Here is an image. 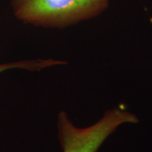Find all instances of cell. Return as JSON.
<instances>
[{
  "instance_id": "cell-3",
  "label": "cell",
  "mask_w": 152,
  "mask_h": 152,
  "mask_svg": "<svg viewBox=\"0 0 152 152\" xmlns=\"http://www.w3.org/2000/svg\"><path fill=\"white\" fill-rule=\"evenodd\" d=\"M67 63L61 61H57L52 58L49 59H32L23 60L18 61L0 64V73L11 69H22L29 71H39L51 66L63 65Z\"/></svg>"
},
{
  "instance_id": "cell-2",
  "label": "cell",
  "mask_w": 152,
  "mask_h": 152,
  "mask_svg": "<svg viewBox=\"0 0 152 152\" xmlns=\"http://www.w3.org/2000/svg\"><path fill=\"white\" fill-rule=\"evenodd\" d=\"M137 123V115L115 107L106 111L94 125L79 128L73 125L65 111H61L57 121L58 137L63 152H97L120 125Z\"/></svg>"
},
{
  "instance_id": "cell-1",
  "label": "cell",
  "mask_w": 152,
  "mask_h": 152,
  "mask_svg": "<svg viewBox=\"0 0 152 152\" xmlns=\"http://www.w3.org/2000/svg\"><path fill=\"white\" fill-rule=\"evenodd\" d=\"M15 17L34 26L64 28L102 14L109 0H11Z\"/></svg>"
}]
</instances>
